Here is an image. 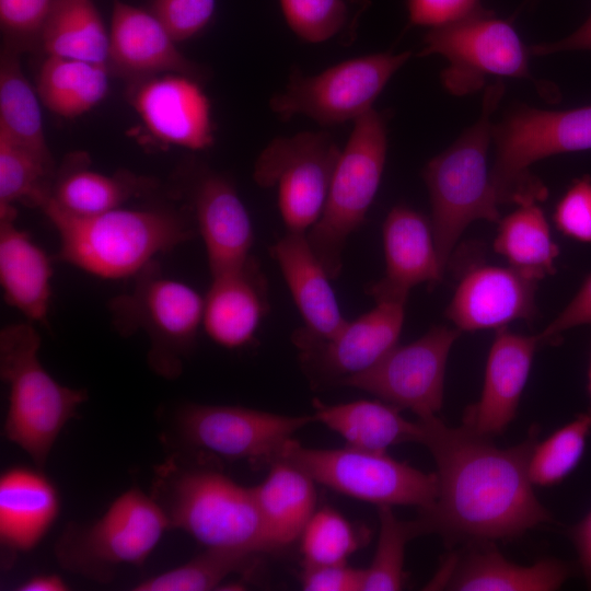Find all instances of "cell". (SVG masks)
<instances>
[{
  "mask_svg": "<svg viewBox=\"0 0 591 591\" xmlns=\"http://www.w3.org/2000/svg\"><path fill=\"white\" fill-rule=\"evenodd\" d=\"M341 150L326 131L276 137L253 172L263 188L277 187L281 218L290 232H308L322 215Z\"/></svg>",
  "mask_w": 591,
  "mask_h": 591,
  "instance_id": "cell-13",
  "label": "cell"
},
{
  "mask_svg": "<svg viewBox=\"0 0 591 591\" xmlns=\"http://www.w3.org/2000/svg\"><path fill=\"white\" fill-rule=\"evenodd\" d=\"M542 344L538 335L496 331L485 370L480 398L466 408L463 426L476 434L493 438L514 419L533 357Z\"/></svg>",
  "mask_w": 591,
  "mask_h": 591,
  "instance_id": "cell-19",
  "label": "cell"
},
{
  "mask_svg": "<svg viewBox=\"0 0 591 591\" xmlns=\"http://www.w3.org/2000/svg\"><path fill=\"white\" fill-rule=\"evenodd\" d=\"M291 31L302 40L317 44L338 39L350 45L356 39L361 14L369 0H279Z\"/></svg>",
  "mask_w": 591,
  "mask_h": 591,
  "instance_id": "cell-35",
  "label": "cell"
},
{
  "mask_svg": "<svg viewBox=\"0 0 591 591\" xmlns=\"http://www.w3.org/2000/svg\"><path fill=\"white\" fill-rule=\"evenodd\" d=\"M40 209L58 233L57 258L104 279L138 275L195 234L184 216L167 209L119 207L90 217L67 213L49 201Z\"/></svg>",
  "mask_w": 591,
  "mask_h": 591,
  "instance_id": "cell-2",
  "label": "cell"
},
{
  "mask_svg": "<svg viewBox=\"0 0 591 591\" xmlns=\"http://www.w3.org/2000/svg\"><path fill=\"white\" fill-rule=\"evenodd\" d=\"M375 303L369 312L347 321L331 338L312 336L302 328L296 331L292 340L304 363L336 383L369 369L382 359L398 343L405 303Z\"/></svg>",
  "mask_w": 591,
  "mask_h": 591,
  "instance_id": "cell-16",
  "label": "cell"
},
{
  "mask_svg": "<svg viewBox=\"0 0 591 591\" xmlns=\"http://www.w3.org/2000/svg\"><path fill=\"white\" fill-rule=\"evenodd\" d=\"M18 590L20 591H65L68 584L65 580L55 573H45L31 577L22 582Z\"/></svg>",
  "mask_w": 591,
  "mask_h": 591,
  "instance_id": "cell-49",
  "label": "cell"
},
{
  "mask_svg": "<svg viewBox=\"0 0 591 591\" xmlns=\"http://www.w3.org/2000/svg\"><path fill=\"white\" fill-rule=\"evenodd\" d=\"M256 554L208 549L187 563L148 578L136 591H209L219 590L224 579L248 569Z\"/></svg>",
  "mask_w": 591,
  "mask_h": 591,
  "instance_id": "cell-37",
  "label": "cell"
},
{
  "mask_svg": "<svg viewBox=\"0 0 591 591\" xmlns=\"http://www.w3.org/2000/svg\"><path fill=\"white\" fill-rule=\"evenodd\" d=\"M491 542L476 543L464 555L450 556L431 587L454 591H554L569 576L568 566L544 558L530 566L507 560Z\"/></svg>",
  "mask_w": 591,
  "mask_h": 591,
  "instance_id": "cell-22",
  "label": "cell"
},
{
  "mask_svg": "<svg viewBox=\"0 0 591 591\" xmlns=\"http://www.w3.org/2000/svg\"><path fill=\"white\" fill-rule=\"evenodd\" d=\"M211 277L202 327L222 347H243L254 338L267 312L265 279L252 257L237 269Z\"/></svg>",
  "mask_w": 591,
  "mask_h": 591,
  "instance_id": "cell-26",
  "label": "cell"
},
{
  "mask_svg": "<svg viewBox=\"0 0 591 591\" xmlns=\"http://www.w3.org/2000/svg\"><path fill=\"white\" fill-rule=\"evenodd\" d=\"M137 276L134 289L113 300L114 322L126 334L142 329L150 340L152 369L177 376L202 325L204 298L190 286L158 275L153 264Z\"/></svg>",
  "mask_w": 591,
  "mask_h": 591,
  "instance_id": "cell-11",
  "label": "cell"
},
{
  "mask_svg": "<svg viewBox=\"0 0 591 591\" xmlns=\"http://www.w3.org/2000/svg\"><path fill=\"white\" fill-rule=\"evenodd\" d=\"M313 419L339 434L346 445L386 453L393 445L420 443L421 422L404 418L399 408L383 402L358 399L325 404L313 401Z\"/></svg>",
  "mask_w": 591,
  "mask_h": 591,
  "instance_id": "cell-28",
  "label": "cell"
},
{
  "mask_svg": "<svg viewBox=\"0 0 591 591\" xmlns=\"http://www.w3.org/2000/svg\"><path fill=\"white\" fill-rule=\"evenodd\" d=\"M150 11L113 0L107 67L123 74H182L195 80L200 68L187 59Z\"/></svg>",
  "mask_w": 591,
  "mask_h": 591,
  "instance_id": "cell-21",
  "label": "cell"
},
{
  "mask_svg": "<svg viewBox=\"0 0 591 591\" xmlns=\"http://www.w3.org/2000/svg\"><path fill=\"white\" fill-rule=\"evenodd\" d=\"M483 9L480 0H407L409 24L430 28L461 21Z\"/></svg>",
  "mask_w": 591,
  "mask_h": 591,
  "instance_id": "cell-44",
  "label": "cell"
},
{
  "mask_svg": "<svg viewBox=\"0 0 591 591\" xmlns=\"http://www.w3.org/2000/svg\"><path fill=\"white\" fill-rule=\"evenodd\" d=\"M536 0H529L530 4H533Z\"/></svg>",
  "mask_w": 591,
  "mask_h": 591,
  "instance_id": "cell-51",
  "label": "cell"
},
{
  "mask_svg": "<svg viewBox=\"0 0 591 591\" xmlns=\"http://www.w3.org/2000/svg\"><path fill=\"white\" fill-rule=\"evenodd\" d=\"M300 538L305 564L347 563L363 543L354 524L331 507L314 511Z\"/></svg>",
  "mask_w": 591,
  "mask_h": 591,
  "instance_id": "cell-40",
  "label": "cell"
},
{
  "mask_svg": "<svg viewBox=\"0 0 591 591\" xmlns=\"http://www.w3.org/2000/svg\"><path fill=\"white\" fill-rule=\"evenodd\" d=\"M588 393L590 398V408L589 413L591 414V356H590V364H589V371H588Z\"/></svg>",
  "mask_w": 591,
  "mask_h": 591,
  "instance_id": "cell-50",
  "label": "cell"
},
{
  "mask_svg": "<svg viewBox=\"0 0 591 591\" xmlns=\"http://www.w3.org/2000/svg\"><path fill=\"white\" fill-rule=\"evenodd\" d=\"M494 250L510 267L540 280L556 271L559 248L544 211L536 202L520 205L498 221Z\"/></svg>",
  "mask_w": 591,
  "mask_h": 591,
  "instance_id": "cell-33",
  "label": "cell"
},
{
  "mask_svg": "<svg viewBox=\"0 0 591 591\" xmlns=\"http://www.w3.org/2000/svg\"><path fill=\"white\" fill-rule=\"evenodd\" d=\"M491 182L500 205L541 202L548 190L531 172L547 157L591 149V104L548 111L517 104L493 123Z\"/></svg>",
  "mask_w": 591,
  "mask_h": 591,
  "instance_id": "cell-6",
  "label": "cell"
},
{
  "mask_svg": "<svg viewBox=\"0 0 591 591\" xmlns=\"http://www.w3.org/2000/svg\"><path fill=\"white\" fill-rule=\"evenodd\" d=\"M442 56L448 67L440 74L443 88L463 96L486 86L488 77L525 79L545 95L546 84L529 67L530 47L521 40L510 21L483 9L461 21L430 28L422 38L420 57Z\"/></svg>",
  "mask_w": 591,
  "mask_h": 591,
  "instance_id": "cell-9",
  "label": "cell"
},
{
  "mask_svg": "<svg viewBox=\"0 0 591 591\" xmlns=\"http://www.w3.org/2000/svg\"><path fill=\"white\" fill-rule=\"evenodd\" d=\"M132 102L146 127L161 141L192 150L213 143L210 103L197 80L171 73L150 79Z\"/></svg>",
  "mask_w": 591,
  "mask_h": 591,
  "instance_id": "cell-20",
  "label": "cell"
},
{
  "mask_svg": "<svg viewBox=\"0 0 591 591\" xmlns=\"http://www.w3.org/2000/svg\"><path fill=\"white\" fill-rule=\"evenodd\" d=\"M0 132L55 163L45 138L37 91L23 73L19 50L7 45L0 57Z\"/></svg>",
  "mask_w": 591,
  "mask_h": 591,
  "instance_id": "cell-32",
  "label": "cell"
},
{
  "mask_svg": "<svg viewBox=\"0 0 591 591\" xmlns=\"http://www.w3.org/2000/svg\"><path fill=\"white\" fill-rule=\"evenodd\" d=\"M421 439L438 478L434 502L414 520L418 534H438L448 544L512 540L552 522L529 477L537 429L522 443L495 445L463 425L447 426L437 416L419 419Z\"/></svg>",
  "mask_w": 591,
  "mask_h": 591,
  "instance_id": "cell-1",
  "label": "cell"
},
{
  "mask_svg": "<svg viewBox=\"0 0 591 591\" xmlns=\"http://www.w3.org/2000/svg\"><path fill=\"white\" fill-rule=\"evenodd\" d=\"M39 348L40 336L32 322L10 324L0 332V376L9 386L3 433L38 468L88 398L84 390L65 386L46 371Z\"/></svg>",
  "mask_w": 591,
  "mask_h": 591,
  "instance_id": "cell-5",
  "label": "cell"
},
{
  "mask_svg": "<svg viewBox=\"0 0 591 591\" xmlns=\"http://www.w3.org/2000/svg\"><path fill=\"white\" fill-rule=\"evenodd\" d=\"M278 460L298 467L315 483L376 506H415L421 510L430 507L438 494L436 473H425L386 453L349 445L306 448L292 439Z\"/></svg>",
  "mask_w": 591,
  "mask_h": 591,
  "instance_id": "cell-10",
  "label": "cell"
},
{
  "mask_svg": "<svg viewBox=\"0 0 591 591\" xmlns=\"http://www.w3.org/2000/svg\"><path fill=\"white\" fill-rule=\"evenodd\" d=\"M108 67L88 60L47 56L37 74L40 102L62 117H77L97 105L108 91Z\"/></svg>",
  "mask_w": 591,
  "mask_h": 591,
  "instance_id": "cell-30",
  "label": "cell"
},
{
  "mask_svg": "<svg viewBox=\"0 0 591 591\" xmlns=\"http://www.w3.org/2000/svg\"><path fill=\"white\" fill-rule=\"evenodd\" d=\"M313 416H286L241 406H185L177 428L189 447L227 460L266 461L280 456L296 432Z\"/></svg>",
  "mask_w": 591,
  "mask_h": 591,
  "instance_id": "cell-15",
  "label": "cell"
},
{
  "mask_svg": "<svg viewBox=\"0 0 591 591\" xmlns=\"http://www.w3.org/2000/svg\"><path fill=\"white\" fill-rule=\"evenodd\" d=\"M216 0H152L150 12L176 42L197 35L210 22Z\"/></svg>",
  "mask_w": 591,
  "mask_h": 591,
  "instance_id": "cell-42",
  "label": "cell"
},
{
  "mask_svg": "<svg viewBox=\"0 0 591 591\" xmlns=\"http://www.w3.org/2000/svg\"><path fill=\"white\" fill-rule=\"evenodd\" d=\"M503 93L501 79L486 85L478 119L422 171L430 198L432 234L443 269L470 223L500 220V202L487 160L493 140L491 116Z\"/></svg>",
  "mask_w": 591,
  "mask_h": 591,
  "instance_id": "cell-3",
  "label": "cell"
},
{
  "mask_svg": "<svg viewBox=\"0 0 591 591\" xmlns=\"http://www.w3.org/2000/svg\"><path fill=\"white\" fill-rule=\"evenodd\" d=\"M553 221L565 236L591 243V176L571 183L555 206Z\"/></svg>",
  "mask_w": 591,
  "mask_h": 591,
  "instance_id": "cell-43",
  "label": "cell"
},
{
  "mask_svg": "<svg viewBox=\"0 0 591 591\" xmlns=\"http://www.w3.org/2000/svg\"><path fill=\"white\" fill-rule=\"evenodd\" d=\"M60 498L39 470L12 467L0 477V543L12 554L32 551L58 518Z\"/></svg>",
  "mask_w": 591,
  "mask_h": 591,
  "instance_id": "cell-27",
  "label": "cell"
},
{
  "mask_svg": "<svg viewBox=\"0 0 591 591\" xmlns=\"http://www.w3.org/2000/svg\"><path fill=\"white\" fill-rule=\"evenodd\" d=\"M314 484L298 467L277 460L270 463L266 478L253 487L270 552L300 538L315 511Z\"/></svg>",
  "mask_w": 591,
  "mask_h": 591,
  "instance_id": "cell-29",
  "label": "cell"
},
{
  "mask_svg": "<svg viewBox=\"0 0 591 591\" xmlns=\"http://www.w3.org/2000/svg\"><path fill=\"white\" fill-rule=\"evenodd\" d=\"M300 581L305 591H362L364 569L352 568L347 563H303Z\"/></svg>",
  "mask_w": 591,
  "mask_h": 591,
  "instance_id": "cell-45",
  "label": "cell"
},
{
  "mask_svg": "<svg viewBox=\"0 0 591 591\" xmlns=\"http://www.w3.org/2000/svg\"><path fill=\"white\" fill-rule=\"evenodd\" d=\"M412 51L378 53L352 58L324 71L304 76L293 69L282 92L269 101L282 120L304 115L320 125L355 120L369 109Z\"/></svg>",
  "mask_w": 591,
  "mask_h": 591,
  "instance_id": "cell-12",
  "label": "cell"
},
{
  "mask_svg": "<svg viewBox=\"0 0 591 591\" xmlns=\"http://www.w3.org/2000/svg\"><path fill=\"white\" fill-rule=\"evenodd\" d=\"M194 212L211 276L237 269L251 259L252 221L230 181L215 173L204 175L194 193Z\"/></svg>",
  "mask_w": 591,
  "mask_h": 591,
  "instance_id": "cell-23",
  "label": "cell"
},
{
  "mask_svg": "<svg viewBox=\"0 0 591 591\" xmlns=\"http://www.w3.org/2000/svg\"><path fill=\"white\" fill-rule=\"evenodd\" d=\"M278 264L308 334L331 338L347 321L329 283V275L313 252L306 232H290L269 248Z\"/></svg>",
  "mask_w": 591,
  "mask_h": 591,
  "instance_id": "cell-25",
  "label": "cell"
},
{
  "mask_svg": "<svg viewBox=\"0 0 591 591\" xmlns=\"http://www.w3.org/2000/svg\"><path fill=\"white\" fill-rule=\"evenodd\" d=\"M387 151V117L374 108L354 120L338 158L326 201L306 232L310 245L335 279L343 268V252L351 233L363 223L379 189Z\"/></svg>",
  "mask_w": 591,
  "mask_h": 591,
  "instance_id": "cell-7",
  "label": "cell"
},
{
  "mask_svg": "<svg viewBox=\"0 0 591 591\" xmlns=\"http://www.w3.org/2000/svg\"><path fill=\"white\" fill-rule=\"evenodd\" d=\"M385 273L367 287L375 302L405 303L417 285L438 283L444 269L434 244L431 223L416 210L393 207L382 227Z\"/></svg>",
  "mask_w": 591,
  "mask_h": 591,
  "instance_id": "cell-18",
  "label": "cell"
},
{
  "mask_svg": "<svg viewBox=\"0 0 591 591\" xmlns=\"http://www.w3.org/2000/svg\"><path fill=\"white\" fill-rule=\"evenodd\" d=\"M591 433V414H579L552 436L535 443L529 460V477L533 485L560 483L578 465Z\"/></svg>",
  "mask_w": 591,
  "mask_h": 591,
  "instance_id": "cell-38",
  "label": "cell"
},
{
  "mask_svg": "<svg viewBox=\"0 0 591 591\" xmlns=\"http://www.w3.org/2000/svg\"><path fill=\"white\" fill-rule=\"evenodd\" d=\"M55 0H0V26L7 46L19 50L39 43Z\"/></svg>",
  "mask_w": 591,
  "mask_h": 591,
  "instance_id": "cell-41",
  "label": "cell"
},
{
  "mask_svg": "<svg viewBox=\"0 0 591 591\" xmlns=\"http://www.w3.org/2000/svg\"><path fill=\"white\" fill-rule=\"evenodd\" d=\"M540 279L513 267L476 266L461 278L445 316L461 332L500 329L537 314Z\"/></svg>",
  "mask_w": 591,
  "mask_h": 591,
  "instance_id": "cell-17",
  "label": "cell"
},
{
  "mask_svg": "<svg viewBox=\"0 0 591 591\" xmlns=\"http://www.w3.org/2000/svg\"><path fill=\"white\" fill-rule=\"evenodd\" d=\"M379 538L372 561L364 569L362 591H396L403 588L405 546L418 536L415 521L399 520L392 506H378Z\"/></svg>",
  "mask_w": 591,
  "mask_h": 591,
  "instance_id": "cell-39",
  "label": "cell"
},
{
  "mask_svg": "<svg viewBox=\"0 0 591 591\" xmlns=\"http://www.w3.org/2000/svg\"><path fill=\"white\" fill-rule=\"evenodd\" d=\"M141 188L135 176H109L80 165L56 174L46 201L67 213L90 217L119 208Z\"/></svg>",
  "mask_w": 591,
  "mask_h": 591,
  "instance_id": "cell-34",
  "label": "cell"
},
{
  "mask_svg": "<svg viewBox=\"0 0 591 591\" xmlns=\"http://www.w3.org/2000/svg\"><path fill=\"white\" fill-rule=\"evenodd\" d=\"M55 177V163L0 132V207L23 202L40 208L50 196Z\"/></svg>",
  "mask_w": 591,
  "mask_h": 591,
  "instance_id": "cell-36",
  "label": "cell"
},
{
  "mask_svg": "<svg viewBox=\"0 0 591 591\" xmlns=\"http://www.w3.org/2000/svg\"><path fill=\"white\" fill-rule=\"evenodd\" d=\"M569 536L576 546L582 571L591 589V510L569 530Z\"/></svg>",
  "mask_w": 591,
  "mask_h": 591,
  "instance_id": "cell-48",
  "label": "cell"
},
{
  "mask_svg": "<svg viewBox=\"0 0 591 591\" xmlns=\"http://www.w3.org/2000/svg\"><path fill=\"white\" fill-rule=\"evenodd\" d=\"M152 496L171 528L208 549L270 552L253 488L219 472L185 470L170 460L159 471Z\"/></svg>",
  "mask_w": 591,
  "mask_h": 591,
  "instance_id": "cell-4",
  "label": "cell"
},
{
  "mask_svg": "<svg viewBox=\"0 0 591 591\" xmlns=\"http://www.w3.org/2000/svg\"><path fill=\"white\" fill-rule=\"evenodd\" d=\"M170 528L153 496L131 488L93 522L68 524L56 542L55 554L68 571L108 582L119 566L143 565Z\"/></svg>",
  "mask_w": 591,
  "mask_h": 591,
  "instance_id": "cell-8",
  "label": "cell"
},
{
  "mask_svg": "<svg viewBox=\"0 0 591 591\" xmlns=\"http://www.w3.org/2000/svg\"><path fill=\"white\" fill-rule=\"evenodd\" d=\"M456 327L432 326L407 345H396L369 369L345 376L337 385L368 392L419 419L434 417L443 402L444 376Z\"/></svg>",
  "mask_w": 591,
  "mask_h": 591,
  "instance_id": "cell-14",
  "label": "cell"
},
{
  "mask_svg": "<svg viewBox=\"0 0 591 591\" xmlns=\"http://www.w3.org/2000/svg\"><path fill=\"white\" fill-rule=\"evenodd\" d=\"M569 50H591V14L580 27L567 37L552 43H540L530 47L531 55L534 56H547Z\"/></svg>",
  "mask_w": 591,
  "mask_h": 591,
  "instance_id": "cell-47",
  "label": "cell"
},
{
  "mask_svg": "<svg viewBox=\"0 0 591 591\" xmlns=\"http://www.w3.org/2000/svg\"><path fill=\"white\" fill-rule=\"evenodd\" d=\"M39 44L47 56L107 63L108 31L93 0H55Z\"/></svg>",
  "mask_w": 591,
  "mask_h": 591,
  "instance_id": "cell-31",
  "label": "cell"
},
{
  "mask_svg": "<svg viewBox=\"0 0 591 591\" xmlns=\"http://www.w3.org/2000/svg\"><path fill=\"white\" fill-rule=\"evenodd\" d=\"M14 206L0 207V285L3 299L28 322L47 325L53 266L46 252L15 223Z\"/></svg>",
  "mask_w": 591,
  "mask_h": 591,
  "instance_id": "cell-24",
  "label": "cell"
},
{
  "mask_svg": "<svg viewBox=\"0 0 591 591\" xmlns=\"http://www.w3.org/2000/svg\"><path fill=\"white\" fill-rule=\"evenodd\" d=\"M591 324V274L564 310L540 333L541 343H551L573 327Z\"/></svg>",
  "mask_w": 591,
  "mask_h": 591,
  "instance_id": "cell-46",
  "label": "cell"
}]
</instances>
